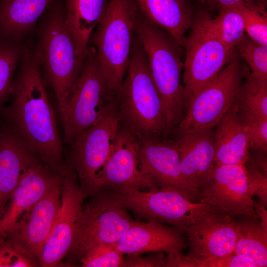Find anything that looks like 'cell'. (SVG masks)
I'll return each mask as SVG.
<instances>
[{"instance_id":"cell-31","label":"cell","mask_w":267,"mask_h":267,"mask_svg":"<svg viewBox=\"0 0 267 267\" xmlns=\"http://www.w3.org/2000/svg\"><path fill=\"white\" fill-rule=\"evenodd\" d=\"M236 48L238 55L249 66L251 76L267 81V46L256 42L245 33Z\"/></svg>"},{"instance_id":"cell-20","label":"cell","mask_w":267,"mask_h":267,"mask_svg":"<svg viewBox=\"0 0 267 267\" xmlns=\"http://www.w3.org/2000/svg\"><path fill=\"white\" fill-rule=\"evenodd\" d=\"M188 246L181 232L155 220L133 224L116 243L123 254L141 255L146 252L181 253Z\"/></svg>"},{"instance_id":"cell-37","label":"cell","mask_w":267,"mask_h":267,"mask_svg":"<svg viewBox=\"0 0 267 267\" xmlns=\"http://www.w3.org/2000/svg\"><path fill=\"white\" fill-rule=\"evenodd\" d=\"M198 6L211 12L221 9L246 4L266 10L267 1L265 0H194Z\"/></svg>"},{"instance_id":"cell-19","label":"cell","mask_w":267,"mask_h":267,"mask_svg":"<svg viewBox=\"0 0 267 267\" xmlns=\"http://www.w3.org/2000/svg\"><path fill=\"white\" fill-rule=\"evenodd\" d=\"M214 128L185 132L170 141L178 154L184 177L199 189L206 183L215 166Z\"/></svg>"},{"instance_id":"cell-15","label":"cell","mask_w":267,"mask_h":267,"mask_svg":"<svg viewBox=\"0 0 267 267\" xmlns=\"http://www.w3.org/2000/svg\"><path fill=\"white\" fill-rule=\"evenodd\" d=\"M156 187L144 170L136 139L119 129L97 183L101 190H147Z\"/></svg>"},{"instance_id":"cell-12","label":"cell","mask_w":267,"mask_h":267,"mask_svg":"<svg viewBox=\"0 0 267 267\" xmlns=\"http://www.w3.org/2000/svg\"><path fill=\"white\" fill-rule=\"evenodd\" d=\"M237 224L235 215L207 204L182 229L188 236V255L216 259L230 255L238 239Z\"/></svg>"},{"instance_id":"cell-1","label":"cell","mask_w":267,"mask_h":267,"mask_svg":"<svg viewBox=\"0 0 267 267\" xmlns=\"http://www.w3.org/2000/svg\"><path fill=\"white\" fill-rule=\"evenodd\" d=\"M13 80L11 103L3 110L10 128L30 151L56 171H62V144L33 42L23 43Z\"/></svg>"},{"instance_id":"cell-33","label":"cell","mask_w":267,"mask_h":267,"mask_svg":"<svg viewBox=\"0 0 267 267\" xmlns=\"http://www.w3.org/2000/svg\"><path fill=\"white\" fill-rule=\"evenodd\" d=\"M235 7L242 15L246 34L256 42L267 46L266 10L246 4Z\"/></svg>"},{"instance_id":"cell-23","label":"cell","mask_w":267,"mask_h":267,"mask_svg":"<svg viewBox=\"0 0 267 267\" xmlns=\"http://www.w3.org/2000/svg\"><path fill=\"white\" fill-rule=\"evenodd\" d=\"M235 100L216 125L214 131L215 165L242 164L250 157L244 125Z\"/></svg>"},{"instance_id":"cell-7","label":"cell","mask_w":267,"mask_h":267,"mask_svg":"<svg viewBox=\"0 0 267 267\" xmlns=\"http://www.w3.org/2000/svg\"><path fill=\"white\" fill-rule=\"evenodd\" d=\"M211 13L198 6L184 49L182 81L185 107L192 97L235 57L215 33Z\"/></svg>"},{"instance_id":"cell-39","label":"cell","mask_w":267,"mask_h":267,"mask_svg":"<svg viewBox=\"0 0 267 267\" xmlns=\"http://www.w3.org/2000/svg\"><path fill=\"white\" fill-rule=\"evenodd\" d=\"M254 208L258 215L263 228L267 231V211L265 206L261 202L253 201Z\"/></svg>"},{"instance_id":"cell-24","label":"cell","mask_w":267,"mask_h":267,"mask_svg":"<svg viewBox=\"0 0 267 267\" xmlns=\"http://www.w3.org/2000/svg\"><path fill=\"white\" fill-rule=\"evenodd\" d=\"M67 26L84 61L94 31L107 10L109 0H63Z\"/></svg>"},{"instance_id":"cell-38","label":"cell","mask_w":267,"mask_h":267,"mask_svg":"<svg viewBox=\"0 0 267 267\" xmlns=\"http://www.w3.org/2000/svg\"><path fill=\"white\" fill-rule=\"evenodd\" d=\"M152 253L145 257L140 255L128 254L124 258L122 267H164L167 258L163 254Z\"/></svg>"},{"instance_id":"cell-4","label":"cell","mask_w":267,"mask_h":267,"mask_svg":"<svg viewBox=\"0 0 267 267\" xmlns=\"http://www.w3.org/2000/svg\"><path fill=\"white\" fill-rule=\"evenodd\" d=\"M134 32L146 55L171 132L182 121L186 107L182 84L183 49L168 33L147 21L140 11Z\"/></svg>"},{"instance_id":"cell-3","label":"cell","mask_w":267,"mask_h":267,"mask_svg":"<svg viewBox=\"0 0 267 267\" xmlns=\"http://www.w3.org/2000/svg\"><path fill=\"white\" fill-rule=\"evenodd\" d=\"M35 31V54L60 106L79 75L84 62L78 54L67 26L63 0H53L49 4Z\"/></svg>"},{"instance_id":"cell-5","label":"cell","mask_w":267,"mask_h":267,"mask_svg":"<svg viewBox=\"0 0 267 267\" xmlns=\"http://www.w3.org/2000/svg\"><path fill=\"white\" fill-rule=\"evenodd\" d=\"M115 91L108 85L94 47L89 46L82 70L59 106L67 143L114 109Z\"/></svg>"},{"instance_id":"cell-36","label":"cell","mask_w":267,"mask_h":267,"mask_svg":"<svg viewBox=\"0 0 267 267\" xmlns=\"http://www.w3.org/2000/svg\"><path fill=\"white\" fill-rule=\"evenodd\" d=\"M247 177L260 201L266 208L267 206V175H265L256 164L254 159L250 155L248 161L244 164Z\"/></svg>"},{"instance_id":"cell-32","label":"cell","mask_w":267,"mask_h":267,"mask_svg":"<svg viewBox=\"0 0 267 267\" xmlns=\"http://www.w3.org/2000/svg\"><path fill=\"white\" fill-rule=\"evenodd\" d=\"M237 114L246 131L249 150L267 152V118L238 107Z\"/></svg>"},{"instance_id":"cell-17","label":"cell","mask_w":267,"mask_h":267,"mask_svg":"<svg viewBox=\"0 0 267 267\" xmlns=\"http://www.w3.org/2000/svg\"><path fill=\"white\" fill-rule=\"evenodd\" d=\"M137 141L141 165L156 187H173L190 201L199 202L200 190L184 177L178 154L170 141L144 138Z\"/></svg>"},{"instance_id":"cell-22","label":"cell","mask_w":267,"mask_h":267,"mask_svg":"<svg viewBox=\"0 0 267 267\" xmlns=\"http://www.w3.org/2000/svg\"><path fill=\"white\" fill-rule=\"evenodd\" d=\"M144 18L168 33L184 49L198 5L194 0H135Z\"/></svg>"},{"instance_id":"cell-40","label":"cell","mask_w":267,"mask_h":267,"mask_svg":"<svg viewBox=\"0 0 267 267\" xmlns=\"http://www.w3.org/2000/svg\"><path fill=\"white\" fill-rule=\"evenodd\" d=\"M256 157L254 159L256 164L262 172L267 175V152L256 151Z\"/></svg>"},{"instance_id":"cell-8","label":"cell","mask_w":267,"mask_h":267,"mask_svg":"<svg viewBox=\"0 0 267 267\" xmlns=\"http://www.w3.org/2000/svg\"><path fill=\"white\" fill-rule=\"evenodd\" d=\"M249 68L236 56L190 99L186 114L173 131L176 135L214 127L234 103Z\"/></svg>"},{"instance_id":"cell-2","label":"cell","mask_w":267,"mask_h":267,"mask_svg":"<svg viewBox=\"0 0 267 267\" xmlns=\"http://www.w3.org/2000/svg\"><path fill=\"white\" fill-rule=\"evenodd\" d=\"M114 110L119 129L137 140L165 141L170 133L146 55L134 33L127 71L115 91Z\"/></svg>"},{"instance_id":"cell-34","label":"cell","mask_w":267,"mask_h":267,"mask_svg":"<svg viewBox=\"0 0 267 267\" xmlns=\"http://www.w3.org/2000/svg\"><path fill=\"white\" fill-rule=\"evenodd\" d=\"M116 248V243L97 246L84 254L81 258L84 267H122L124 257Z\"/></svg>"},{"instance_id":"cell-41","label":"cell","mask_w":267,"mask_h":267,"mask_svg":"<svg viewBox=\"0 0 267 267\" xmlns=\"http://www.w3.org/2000/svg\"></svg>"},{"instance_id":"cell-11","label":"cell","mask_w":267,"mask_h":267,"mask_svg":"<svg viewBox=\"0 0 267 267\" xmlns=\"http://www.w3.org/2000/svg\"><path fill=\"white\" fill-rule=\"evenodd\" d=\"M103 191L136 217L173 225L181 232L188 221L207 205L191 202L171 187Z\"/></svg>"},{"instance_id":"cell-18","label":"cell","mask_w":267,"mask_h":267,"mask_svg":"<svg viewBox=\"0 0 267 267\" xmlns=\"http://www.w3.org/2000/svg\"><path fill=\"white\" fill-rule=\"evenodd\" d=\"M64 173L55 179L34 205L22 226L5 239L32 258L38 257L59 211Z\"/></svg>"},{"instance_id":"cell-35","label":"cell","mask_w":267,"mask_h":267,"mask_svg":"<svg viewBox=\"0 0 267 267\" xmlns=\"http://www.w3.org/2000/svg\"><path fill=\"white\" fill-rule=\"evenodd\" d=\"M33 258L6 240L0 241V267L36 266Z\"/></svg>"},{"instance_id":"cell-28","label":"cell","mask_w":267,"mask_h":267,"mask_svg":"<svg viewBox=\"0 0 267 267\" xmlns=\"http://www.w3.org/2000/svg\"><path fill=\"white\" fill-rule=\"evenodd\" d=\"M24 43L0 35V109L11 96L13 80Z\"/></svg>"},{"instance_id":"cell-30","label":"cell","mask_w":267,"mask_h":267,"mask_svg":"<svg viewBox=\"0 0 267 267\" xmlns=\"http://www.w3.org/2000/svg\"><path fill=\"white\" fill-rule=\"evenodd\" d=\"M166 267H258L250 258L233 252L216 259H204L184 255L182 253L168 255Z\"/></svg>"},{"instance_id":"cell-21","label":"cell","mask_w":267,"mask_h":267,"mask_svg":"<svg viewBox=\"0 0 267 267\" xmlns=\"http://www.w3.org/2000/svg\"><path fill=\"white\" fill-rule=\"evenodd\" d=\"M37 159L10 128L0 131V216L23 175Z\"/></svg>"},{"instance_id":"cell-14","label":"cell","mask_w":267,"mask_h":267,"mask_svg":"<svg viewBox=\"0 0 267 267\" xmlns=\"http://www.w3.org/2000/svg\"><path fill=\"white\" fill-rule=\"evenodd\" d=\"M199 202L234 215L259 218L253 205V189L244 165H215L200 189Z\"/></svg>"},{"instance_id":"cell-29","label":"cell","mask_w":267,"mask_h":267,"mask_svg":"<svg viewBox=\"0 0 267 267\" xmlns=\"http://www.w3.org/2000/svg\"><path fill=\"white\" fill-rule=\"evenodd\" d=\"M235 102L239 109L267 118V81L253 77L248 69Z\"/></svg>"},{"instance_id":"cell-27","label":"cell","mask_w":267,"mask_h":267,"mask_svg":"<svg viewBox=\"0 0 267 267\" xmlns=\"http://www.w3.org/2000/svg\"><path fill=\"white\" fill-rule=\"evenodd\" d=\"M213 29L229 53L235 57L238 55L236 45L245 34L243 20L237 8H224L218 11L212 17Z\"/></svg>"},{"instance_id":"cell-13","label":"cell","mask_w":267,"mask_h":267,"mask_svg":"<svg viewBox=\"0 0 267 267\" xmlns=\"http://www.w3.org/2000/svg\"><path fill=\"white\" fill-rule=\"evenodd\" d=\"M76 178L71 168L65 169L60 210L50 234L37 257L41 267L56 266L69 253L74 243L86 197L78 185Z\"/></svg>"},{"instance_id":"cell-25","label":"cell","mask_w":267,"mask_h":267,"mask_svg":"<svg viewBox=\"0 0 267 267\" xmlns=\"http://www.w3.org/2000/svg\"><path fill=\"white\" fill-rule=\"evenodd\" d=\"M53 0H0V35L24 43Z\"/></svg>"},{"instance_id":"cell-42","label":"cell","mask_w":267,"mask_h":267,"mask_svg":"<svg viewBox=\"0 0 267 267\" xmlns=\"http://www.w3.org/2000/svg\"><path fill=\"white\" fill-rule=\"evenodd\" d=\"M266 0V1H267V0Z\"/></svg>"},{"instance_id":"cell-10","label":"cell","mask_w":267,"mask_h":267,"mask_svg":"<svg viewBox=\"0 0 267 267\" xmlns=\"http://www.w3.org/2000/svg\"><path fill=\"white\" fill-rule=\"evenodd\" d=\"M119 131L115 110L84 131L71 145V168L87 196L98 192L97 183Z\"/></svg>"},{"instance_id":"cell-9","label":"cell","mask_w":267,"mask_h":267,"mask_svg":"<svg viewBox=\"0 0 267 267\" xmlns=\"http://www.w3.org/2000/svg\"><path fill=\"white\" fill-rule=\"evenodd\" d=\"M128 210L105 191H99L83 207L74 243L69 253L81 258L92 248L116 243L135 222Z\"/></svg>"},{"instance_id":"cell-16","label":"cell","mask_w":267,"mask_h":267,"mask_svg":"<svg viewBox=\"0 0 267 267\" xmlns=\"http://www.w3.org/2000/svg\"><path fill=\"white\" fill-rule=\"evenodd\" d=\"M63 172L51 169L38 158L32 164L0 216V240L22 226L34 205Z\"/></svg>"},{"instance_id":"cell-26","label":"cell","mask_w":267,"mask_h":267,"mask_svg":"<svg viewBox=\"0 0 267 267\" xmlns=\"http://www.w3.org/2000/svg\"><path fill=\"white\" fill-rule=\"evenodd\" d=\"M237 222L238 239L234 253L251 259L258 267L267 266V231L259 218L243 216Z\"/></svg>"},{"instance_id":"cell-6","label":"cell","mask_w":267,"mask_h":267,"mask_svg":"<svg viewBox=\"0 0 267 267\" xmlns=\"http://www.w3.org/2000/svg\"><path fill=\"white\" fill-rule=\"evenodd\" d=\"M135 0H109L91 42L109 88L121 85L128 66L133 35L140 12Z\"/></svg>"}]
</instances>
